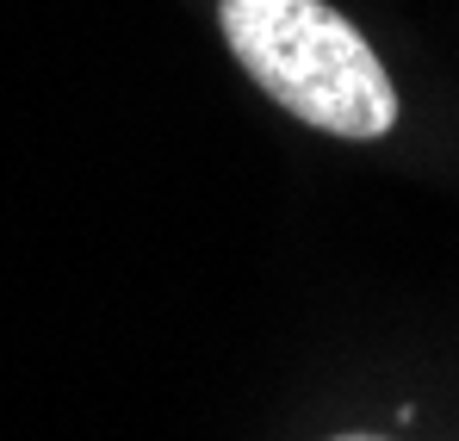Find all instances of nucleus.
<instances>
[{"label":"nucleus","mask_w":459,"mask_h":441,"mask_svg":"<svg viewBox=\"0 0 459 441\" xmlns=\"http://www.w3.org/2000/svg\"><path fill=\"white\" fill-rule=\"evenodd\" d=\"M329 441H391V436H379V429H348V436H329Z\"/></svg>","instance_id":"nucleus-2"},{"label":"nucleus","mask_w":459,"mask_h":441,"mask_svg":"<svg viewBox=\"0 0 459 441\" xmlns=\"http://www.w3.org/2000/svg\"><path fill=\"white\" fill-rule=\"evenodd\" d=\"M218 31L248 81L310 131L373 144L397 125V87L329 0H218Z\"/></svg>","instance_id":"nucleus-1"}]
</instances>
